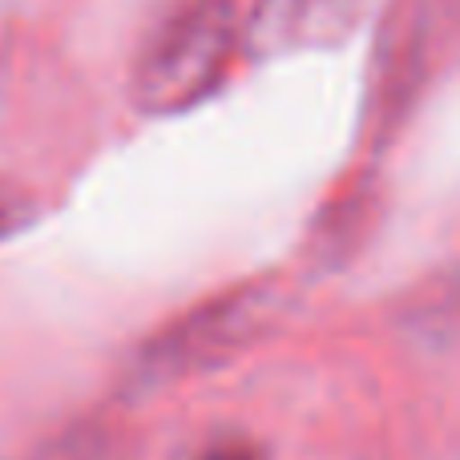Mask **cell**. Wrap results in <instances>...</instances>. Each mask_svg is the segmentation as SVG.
Instances as JSON below:
<instances>
[{
	"label": "cell",
	"instance_id": "cell-1",
	"mask_svg": "<svg viewBox=\"0 0 460 460\" xmlns=\"http://www.w3.org/2000/svg\"><path fill=\"white\" fill-rule=\"evenodd\" d=\"M238 53L234 0H186L150 37L134 69V105L150 118H174L202 105Z\"/></svg>",
	"mask_w": 460,
	"mask_h": 460
},
{
	"label": "cell",
	"instance_id": "cell-2",
	"mask_svg": "<svg viewBox=\"0 0 460 460\" xmlns=\"http://www.w3.org/2000/svg\"><path fill=\"white\" fill-rule=\"evenodd\" d=\"M279 311H283V295L275 283H251L215 295L178 323H166L134 351L126 367L129 392H154L230 364L275 327Z\"/></svg>",
	"mask_w": 460,
	"mask_h": 460
},
{
	"label": "cell",
	"instance_id": "cell-3",
	"mask_svg": "<svg viewBox=\"0 0 460 460\" xmlns=\"http://www.w3.org/2000/svg\"><path fill=\"white\" fill-rule=\"evenodd\" d=\"M448 29V0H396L384 21L372 65V97L367 126L376 146H384L432 81V65L440 57V40Z\"/></svg>",
	"mask_w": 460,
	"mask_h": 460
},
{
	"label": "cell",
	"instance_id": "cell-4",
	"mask_svg": "<svg viewBox=\"0 0 460 460\" xmlns=\"http://www.w3.org/2000/svg\"><path fill=\"white\" fill-rule=\"evenodd\" d=\"M367 0H254L238 21V53L279 61L295 53L335 49L364 21Z\"/></svg>",
	"mask_w": 460,
	"mask_h": 460
},
{
	"label": "cell",
	"instance_id": "cell-5",
	"mask_svg": "<svg viewBox=\"0 0 460 460\" xmlns=\"http://www.w3.org/2000/svg\"><path fill=\"white\" fill-rule=\"evenodd\" d=\"M21 460H134V445L110 420H77L45 437Z\"/></svg>",
	"mask_w": 460,
	"mask_h": 460
},
{
	"label": "cell",
	"instance_id": "cell-6",
	"mask_svg": "<svg viewBox=\"0 0 460 460\" xmlns=\"http://www.w3.org/2000/svg\"><path fill=\"white\" fill-rule=\"evenodd\" d=\"M37 215H40V207L29 199V194L8 186V182H0V243L24 234V230L37 223Z\"/></svg>",
	"mask_w": 460,
	"mask_h": 460
},
{
	"label": "cell",
	"instance_id": "cell-7",
	"mask_svg": "<svg viewBox=\"0 0 460 460\" xmlns=\"http://www.w3.org/2000/svg\"><path fill=\"white\" fill-rule=\"evenodd\" d=\"M194 460H267V453L251 437H223V440H210Z\"/></svg>",
	"mask_w": 460,
	"mask_h": 460
}]
</instances>
